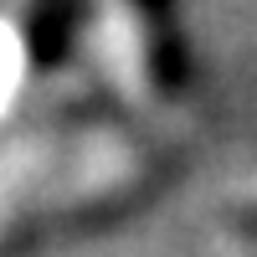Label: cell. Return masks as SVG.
I'll use <instances>...</instances> for the list:
<instances>
[{
	"label": "cell",
	"mask_w": 257,
	"mask_h": 257,
	"mask_svg": "<svg viewBox=\"0 0 257 257\" xmlns=\"http://www.w3.org/2000/svg\"><path fill=\"white\" fill-rule=\"evenodd\" d=\"M11 82H16V36L0 31V103L11 98Z\"/></svg>",
	"instance_id": "obj_1"
}]
</instances>
